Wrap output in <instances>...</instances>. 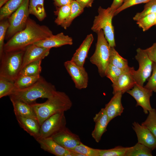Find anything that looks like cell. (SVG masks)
I'll return each mask as SVG.
<instances>
[{"instance_id": "obj_1", "label": "cell", "mask_w": 156, "mask_h": 156, "mask_svg": "<svg viewBox=\"0 0 156 156\" xmlns=\"http://www.w3.org/2000/svg\"><path fill=\"white\" fill-rule=\"evenodd\" d=\"M53 35L52 31L47 26L40 25L29 17L25 29L5 43L4 52L25 50L29 45Z\"/></svg>"}, {"instance_id": "obj_2", "label": "cell", "mask_w": 156, "mask_h": 156, "mask_svg": "<svg viewBox=\"0 0 156 156\" xmlns=\"http://www.w3.org/2000/svg\"><path fill=\"white\" fill-rule=\"evenodd\" d=\"M72 105L70 99L65 92L57 91L44 102H36L31 105L41 125L45 120L53 115L69 110Z\"/></svg>"}, {"instance_id": "obj_3", "label": "cell", "mask_w": 156, "mask_h": 156, "mask_svg": "<svg viewBox=\"0 0 156 156\" xmlns=\"http://www.w3.org/2000/svg\"><path fill=\"white\" fill-rule=\"evenodd\" d=\"M55 86L41 77L31 86L23 89L15 88L10 98L17 99L31 105L39 98L48 99L57 91Z\"/></svg>"}, {"instance_id": "obj_4", "label": "cell", "mask_w": 156, "mask_h": 156, "mask_svg": "<svg viewBox=\"0 0 156 156\" xmlns=\"http://www.w3.org/2000/svg\"><path fill=\"white\" fill-rule=\"evenodd\" d=\"M25 50L4 52L0 58V77L14 82L21 69Z\"/></svg>"}, {"instance_id": "obj_5", "label": "cell", "mask_w": 156, "mask_h": 156, "mask_svg": "<svg viewBox=\"0 0 156 156\" xmlns=\"http://www.w3.org/2000/svg\"><path fill=\"white\" fill-rule=\"evenodd\" d=\"M98 14L94 18L91 30L97 33L102 30L105 37L111 47H115L114 29L112 19L114 12L111 10L109 7L107 9L100 6L98 10Z\"/></svg>"}, {"instance_id": "obj_6", "label": "cell", "mask_w": 156, "mask_h": 156, "mask_svg": "<svg viewBox=\"0 0 156 156\" xmlns=\"http://www.w3.org/2000/svg\"><path fill=\"white\" fill-rule=\"evenodd\" d=\"M97 39L94 54L90 60L97 67L101 77L105 76V72L109 64L110 47L105 38L102 30L97 33Z\"/></svg>"}, {"instance_id": "obj_7", "label": "cell", "mask_w": 156, "mask_h": 156, "mask_svg": "<svg viewBox=\"0 0 156 156\" xmlns=\"http://www.w3.org/2000/svg\"><path fill=\"white\" fill-rule=\"evenodd\" d=\"M29 1V0H23L19 8L8 19L9 26L6 32L5 39H9L25 28L30 14Z\"/></svg>"}, {"instance_id": "obj_8", "label": "cell", "mask_w": 156, "mask_h": 156, "mask_svg": "<svg viewBox=\"0 0 156 156\" xmlns=\"http://www.w3.org/2000/svg\"><path fill=\"white\" fill-rule=\"evenodd\" d=\"M66 120L64 112L55 114L45 120L40 125L37 140L52 138L66 127Z\"/></svg>"}, {"instance_id": "obj_9", "label": "cell", "mask_w": 156, "mask_h": 156, "mask_svg": "<svg viewBox=\"0 0 156 156\" xmlns=\"http://www.w3.org/2000/svg\"><path fill=\"white\" fill-rule=\"evenodd\" d=\"M136 51L135 58L138 62L139 67L137 70H134L133 76L136 83L143 86L144 82L151 75L153 62L144 49L139 48Z\"/></svg>"}, {"instance_id": "obj_10", "label": "cell", "mask_w": 156, "mask_h": 156, "mask_svg": "<svg viewBox=\"0 0 156 156\" xmlns=\"http://www.w3.org/2000/svg\"><path fill=\"white\" fill-rule=\"evenodd\" d=\"M64 65L74 82L76 88L81 90L87 88L88 76L83 66L77 65L71 60L65 62Z\"/></svg>"}, {"instance_id": "obj_11", "label": "cell", "mask_w": 156, "mask_h": 156, "mask_svg": "<svg viewBox=\"0 0 156 156\" xmlns=\"http://www.w3.org/2000/svg\"><path fill=\"white\" fill-rule=\"evenodd\" d=\"M153 92L136 84L133 87L127 92L131 95L136 100V107L140 106L142 108L145 114H148L151 110L150 98L153 95Z\"/></svg>"}, {"instance_id": "obj_12", "label": "cell", "mask_w": 156, "mask_h": 156, "mask_svg": "<svg viewBox=\"0 0 156 156\" xmlns=\"http://www.w3.org/2000/svg\"><path fill=\"white\" fill-rule=\"evenodd\" d=\"M134 70L133 67H129L112 83L113 95L118 92L123 94L133 87L136 84L133 76Z\"/></svg>"}, {"instance_id": "obj_13", "label": "cell", "mask_w": 156, "mask_h": 156, "mask_svg": "<svg viewBox=\"0 0 156 156\" xmlns=\"http://www.w3.org/2000/svg\"><path fill=\"white\" fill-rule=\"evenodd\" d=\"M132 128L136 133L138 143L144 144L152 151L156 149V138L146 126L137 122L132 123Z\"/></svg>"}, {"instance_id": "obj_14", "label": "cell", "mask_w": 156, "mask_h": 156, "mask_svg": "<svg viewBox=\"0 0 156 156\" xmlns=\"http://www.w3.org/2000/svg\"><path fill=\"white\" fill-rule=\"evenodd\" d=\"M52 138L60 146L68 150L73 149L81 142L79 136L67 127Z\"/></svg>"}, {"instance_id": "obj_15", "label": "cell", "mask_w": 156, "mask_h": 156, "mask_svg": "<svg viewBox=\"0 0 156 156\" xmlns=\"http://www.w3.org/2000/svg\"><path fill=\"white\" fill-rule=\"evenodd\" d=\"M50 49L34 44L27 47L24 53L21 69L32 62L43 59L49 55Z\"/></svg>"}, {"instance_id": "obj_16", "label": "cell", "mask_w": 156, "mask_h": 156, "mask_svg": "<svg viewBox=\"0 0 156 156\" xmlns=\"http://www.w3.org/2000/svg\"><path fill=\"white\" fill-rule=\"evenodd\" d=\"M73 44L72 38L61 32L53 35L43 40L38 41L34 44L38 46L51 49L58 47L66 45H71Z\"/></svg>"}, {"instance_id": "obj_17", "label": "cell", "mask_w": 156, "mask_h": 156, "mask_svg": "<svg viewBox=\"0 0 156 156\" xmlns=\"http://www.w3.org/2000/svg\"><path fill=\"white\" fill-rule=\"evenodd\" d=\"M95 125L92 131V137L97 143L100 141L102 135L106 131L109 122L108 117L104 108H102L93 118Z\"/></svg>"}, {"instance_id": "obj_18", "label": "cell", "mask_w": 156, "mask_h": 156, "mask_svg": "<svg viewBox=\"0 0 156 156\" xmlns=\"http://www.w3.org/2000/svg\"><path fill=\"white\" fill-rule=\"evenodd\" d=\"M122 94L121 92L115 93L109 101L105 105L104 108L108 117L109 123L116 117L120 116L123 112L124 108L121 103Z\"/></svg>"}, {"instance_id": "obj_19", "label": "cell", "mask_w": 156, "mask_h": 156, "mask_svg": "<svg viewBox=\"0 0 156 156\" xmlns=\"http://www.w3.org/2000/svg\"><path fill=\"white\" fill-rule=\"evenodd\" d=\"M93 40L94 38L92 34L88 35L76 50L71 60L77 65L83 67Z\"/></svg>"}, {"instance_id": "obj_20", "label": "cell", "mask_w": 156, "mask_h": 156, "mask_svg": "<svg viewBox=\"0 0 156 156\" xmlns=\"http://www.w3.org/2000/svg\"><path fill=\"white\" fill-rule=\"evenodd\" d=\"M16 118L21 127L36 141L39 136L40 127L38 120L30 117L19 116H16Z\"/></svg>"}, {"instance_id": "obj_21", "label": "cell", "mask_w": 156, "mask_h": 156, "mask_svg": "<svg viewBox=\"0 0 156 156\" xmlns=\"http://www.w3.org/2000/svg\"><path fill=\"white\" fill-rule=\"evenodd\" d=\"M37 141L42 149L56 156H65L68 151V149L60 146L52 138L39 139Z\"/></svg>"}, {"instance_id": "obj_22", "label": "cell", "mask_w": 156, "mask_h": 156, "mask_svg": "<svg viewBox=\"0 0 156 156\" xmlns=\"http://www.w3.org/2000/svg\"><path fill=\"white\" fill-rule=\"evenodd\" d=\"M16 116L30 117L37 119L35 112L31 105L22 101L10 98Z\"/></svg>"}, {"instance_id": "obj_23", "label": "cell", "mask_w": 156, "mask_h": 156, "mask_svg": "<svg viewBox=\"0 0 156 156\" xmlns=\"http://www.w3.org/2000/svg\"><path fill=\"white\" fill-rule=\"evenodd\" d=\"M44 0H29V10L30 14L34 16L40 21L46 17L44 6Z\"/></svg>"}, {"instance_id": "obj_24", "label": "cell", "mask_w": 156, "mask_h": 156, "mask_svg": "<svg viewBox=\"0 0 156 156\" xmlns=\"http://www.w3.org/2000/svg\"><path fill=\"white\" fill-rule=\"evenodd\" d=\"M23 0H10L0 9V20L8 19L20 6Z\"/></svg>"}, {"instance_id": "obj_25", "label": "cell", "mask_w": 156, "mask_h": 156, "mask_svg": "<svg viewBox=\"0 0 156 156\" xmlns=\"http://www.w3.org/2000/svg\"><path fill=\"white\" fill-rule=\"evenodd\" d=\"M42 60H40L34 61L27 65L21 69L18 76L40 75L42 70L41 63Z\"/></svg>"}, {"instance_id": "obj_26", "label": "cell", "mask_w": 156, "mask_h": 156, "mask_svg": "<svg viewBox=\"0 0 156 156\" xmlns=\"http://www.w3.org/2000/svg\"><path fill=\"white\" fill-rule=\"evenodd\" d=\"M152 150L143 144L138 142L130 147L125 156H152Z\"/></svg>"}, {"instance_id": "obj_27", "label": "cell", "mask_w": 156, "mask_h": 156, "mask_svg": "<svg viewBox=\"0 0 156 156\" xmlns=\"http://www.w3.org/2000/svg\"><path fill=\"white\" fill-rule=\"evenodd\" d=\"M71 6L70 12L68 17L61 25L65 29L69 27L74 19L83 11L84 9L76 0H73L71 4Z\"/></svg>"}, {"instance_id": "obj_28", "label": "cell", "mask_w": 156, "mask_h": 156, "mask_svg": "<svg viewBox=\"0 0 156 156\" xmlns=\"http://www.w3.org/2000/svg\"><path fill=\"white\" fill-rule=\"evenodd\" d=\"M109 63L121 69H126L129 67L127 60L119 55L115 47H110Z\"/></svg>"}, {"instance_id": "obj_29", "label": "cell", "mask_w": 156, "mask_h": 156, "mask_svg": "<svg viewBox=\"0 0 156 156\" xmlns=\"http://www.w3.org/2000/svg\"><path fill=\"white\" fill-rule=\"evenodd\" d=\"M41 77L40 75L18 76L14 82L15 88L23 89L28 87L36 82Z\"/></svg>"}, {"instance_id": "obj_30", "label": "cell", "mask_w": 156, "mask_h": 156, "mask_svg": "<svg viewBox=\"0 0 156 156\" xmlns=\"http://www.w3.org/2000/svg\"><path fill=\"white\" fill-rule=\"evenodd\" d=\"M71 8V4L57 8L54 13L57 16L55 20L57 25L61 26L67 19L70 14Z\"/></svg>"}, {"instance_id": "obj_31", "label": "cell", "mask_w": 156, "mask_h": 156, "mask_svg": "<svg viewBox=\"0 0 156 156\" xmlns=\"http://www.w3.org/2000/svg\"><path fill=\"white\" fill-rule=\"evenodd\" d=\"M15 88L14 82L0 77V98L9 96Z\"/></svg>"}, {"instance_id": "obj_32", "label": "cell", "mask_w": 156, "mask_h": 156, "mask_svg": "<svg viewBox=\"0 0 156 156\" xmlns=\"http://www.w3.org/2000/svg\"><path fill=\"white\" fill-rule=\"evenodd\" d=\"M129 148L119 146L108 149H98V156H125Z\"/></svg>"}, {"instance_id": "obj_33", "label": "cell", "mask_w": 156, "mask_h": 156, "mask_svg": "<svg viewBox=\"0 0 156 156\" xmlns=\"http://www.w3.org/2000/svg\"><path fill=\"white\" fill-rule=\"evenodd\" d=\"M156 13V0H151L146 3L143 10L137 13L133 20L137 21L143 17L150 14Z\"/></svg>"}, {"instance_id": "obj_34", "label": "cell", "mask_w": 156, "mask_h": 156, "mask_svg": "<svg viewBox=\"0 0 156 156\" xmlns=\"http://www.w3.org/2000/svg\"><path fill=\"white\" fill-rule=\"evenodd\" d=\"M141 125L147 127L156 138V110L155 108L149 112L146 120Z\"/></svg>"}, {"instance_id": "obj_35", "label": "cell", "mask_w": 156, "mask_h": 156, "mask_svg": "<svg viewBox=\"0 0 156 156\" xmlns=\"http://www.w3.org/2000/svg\"><path fill=\"white\" fill-rule=\"evenodd\" d=\"M129 67L126 69H121L109 63L105 72V76L111 81L112 83H113L120 75L127 70Z\"/></svg>"}, {"instance_id": "obj_36", "label": "cell", "mask_w": 156, "mask_h": 156, "mask_svg": "<svg viewBox=\"0 0 156 156\" xmlns=\"http://www.w3.org/2000/svg\"><path fill=\"white\" fill-rule=\"evenodd\" d=\"M155 13L147 15L137 21V24L144 31L148 30L155 25Z\"/></svg>"}, {"instance_id": "obj_37", "label": "cell", "mask_w": 156, "mask_h": 156, "mask_svg": "<svg viewBox=\"0 0 156 156\" xmlns=\"http://www.w3.org/2000/svg\"><path fill=\"white\" fill-rule=\"evenodd\" d=\"M71 150L82 155L83 156H98V149L88 146L81 142Z\"/></svg>"}, {"instance_id": "obj_38", "label": "cell", "mask_w": 156, "mask_h": 156, "mask_svg": "<svg viewBox=\"0 0 156 156\" xmlns=\"http://www.w3.org/2000/svg\"><path fill=\"white\" fill-rule=\"evenodd\" d=\"M9 26L8 19L0 21V58L3 53V47L5 43L4 40L5 38L6 32Z\"/></svg>"}, {"instance_id": "obj_39", "label": "cell", "mask_w": 156, "mask_h": 156, "mask_svg": "<svg viewBox=\"0 0 156 156\" xmlns=\"http://www.w3.org/2000/svg\"><path fill=\"white\" fill-rule=\"evenodd\" d=\"M151 0H125L121 6L115 11L114 16L131 6L142 3H146Z\"/></svg>"}, {"instance_id": "obj_40", "label": "cell", "mask_w": 156, "mask_h": 156, "mask_svg": "<svg viewBox=\"0 0 156 156\" xmlns=\"http://www.w3.org/2000/svg\"><path fill=\"white\" fill-rule=\"evenodd\" d=\"M152 70L151 75L148 78V82L144 87L156 93V63L153 62Z\"/></svg>"}, {"instance_id": "obj_41", "label": "cell", "mask_w": 156, "mask_h": 156, "mask_svg": "<svg viewBox=\"0 0 156 156\" xmlns=\"http://www.w3.org/2000/svg\"><path fill=\"white\" fill-rule=\"evenodd\" d=\"M150 59L156 63V42L150 47L144 49Z\"/></svg>"}, {"instance_id": "obj_42", "label": "cell", "mask_w": 156, "mask_h": 156, "mask_svg": "<svg viewBox=\"0 0 156 156\" xmlns=\"http://www.w3.org/2000/svg\"><path fill=\"white\" fill-rule=\"evenodd\" d=\"M125 0H113L109 8L111 10L115 12V11L120 7Z\"/></svg>"}, {"instance_id": "obj_43", "label": "cell", "mask_w": 156, "mask_h": 156, "mask_svg": "<svg viewBox=\"0 0 156 156\" xmlns=\"http://www.w3.org/2000/svg\"><path fill=\"white\" fill-rule=\"evenodd\" d=\"M54 4L57 7L70 5L73 0H53Z\"/></svg>"}, {"instance_id": "obj_44", "label": "cell", "mask_w": 156, "mask_h": 156, "mask_svg": "<svg viewBox=\"0 0 156 156\" xmlns=\"http://www.w3.org/2000/svg\"><path fill=\"white\" fill-rule=\"evenodd\" d=\"M83 9L86 7H91L94 0H76Z\"/></svg>"}, {"instance_id": "obj_45", "label": "cell", "mask_w": 156, "mask_h": 156, "mask_svg": "<svg viewBox=\"0 0 156 156\" xmlns=\"http://www.w3.org/2000/svg\"><path fill=\"white\" fill-rule=\"evenodd\" d=\"M10 0H0V8Z\"/></svg>"}, {"instance_id": "obj_46", "label": "cell", "mask_w": 156, "mask_h": 156, "mask_svg": "<svg viewBox=\"0 0 156 156\" xmlns=\"http://www.w3.org/2000/svg\"><path fill=\"white\" fill-rule=\"evenodd\" d=\"M155 25L156 26V13H155Z\"/></svg>"}]
</instances>
